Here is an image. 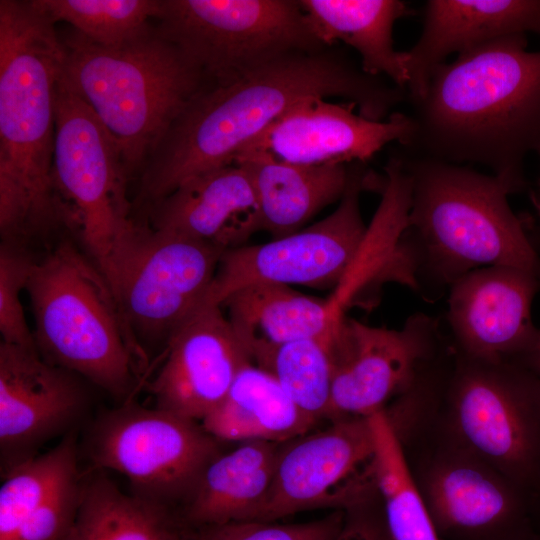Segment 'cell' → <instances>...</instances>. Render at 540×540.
Returning a JSON list of instances; mask_svg holds the SVG:
<instances>
[{
  "mask_svg": "<svg viewBox=\"0 0 540 540\" xmlns=\"http://www.w3.org/2000/svg\"><path fill=\"white\" fill-rule=\"evenodd\" d=\"M311 97H341L362 116L387 119L406 90L364 72L340 49L293 51L222 82L206 83L170 124L139 175L150 208L183 182L233 163L269 125Z\"/></svg>",
  "mask_w": 540,
  "mask_h": 540,
  "instance_id": "1",
  "label": "cell"
},
{
  "mask_svg": "<svg viewBox=\"0 0 540 540\" xmlns=\"http://www.w3.org/2000/svg\"><path fill=\"white\" fill-rule=\"evenodd\" d=\"M83 475L73 476L35 510L13 540H63L78 512Z\"/></svg>",
  "mask_w": 540,
  "mask_h": 540,
  "instance_id": "34",
  "label": "cell"
},
{
  "mask_svg": "<svg viewBox=\"0 0 540 540\" xmlns=\"http://www.w3.org/2000/svg\"><path fill=\"white\" fill-rule=\"evenodd\" d=\"M233 162L249 173L261 230L274 239L299 231L323 208L341 200L349 180V164L299 165L263 150L245 149Z\"/></svg>",
  "mask_w": 540,
  "mask_h": 540,
  "instance_id": "24",
  "label": "cell"
},
{
  "mask_svg": "<svg viewBox=\"0 0 540 540\" xmlns=\"http://www.w3.org/2000/svg\"><path fill=\"white\" fill-rule=\"evenodd\" d=\"M346 511L302 523L239 521L190 529L189 540H332L340 531Z\"/></svg>",
  "mask_w": 540,
  "mask_h": 540,
  "instance_id": "33",
  "label": "cell"
},
{
  "mask_svg": "<svg viewBox=\"0 0 540 540\" xmlns=\"http://www.w3.org/2000/svg\"><path fill=\"white\" fill-rule=\"evenodd\" d=\"M53 23L64 21L91 41L118 47L155 19L160 0H32Z\"/></svg>",
  "mask_w": 540,
  "mask_h": 540,
  "instance_id": "31",
  "label": "cell"
},
{
  "mask_svg": "<svg viewBox=\"0 0 540 540\" xmlns=\"http://www.w3.org/2000/svg\"><path fill=\"white\" fill-rule=\"evenodd\" d=\"M156 27L202 71L222 82L293 51L324 47L298 1L160 0Z\"/></svg>",
  "mask_w": 540,
  "mask_h": 540,
  "instance_id": "8",
  "label": "cell"
},
{
  "mask_svg": "<svg viewBox=\"0 0 540 540\" xmlns=\"http://www.w3.org/2000/svg\"><path fill=\"white\" fill-rule=\"evenodd\" d=\"M74 432L53 449L4 474L0 488V540H13L24 521L67 480L80 473Z\"/></svg>",
  "mask_w": 540,
  "mask_h": 540,
  "instance_id": "30",
  "label": "cell"
},
{
  "mask_svg": "<svg viewBox=\"0 0 540 540\" xmlns=\"http://www.w3.org/2000/svg\"><path fill=\"white\" fill-rule=\"evenodd\" d=\"M239 443L211 460L179 509L188 528L260 519L271 493L281 443Z\"/></svg>",
  "mask_w": 540,
  "mask_h": 540,
  "instance_id": "23",
  "label": "cell"
},
{
  "mask_svg": "<svg viewBox=\"0 0 540 540\" xmlns=\"http://www.w3.org/2000/svg\"><path fill=\"white\" fill-rule=\"evenodd\" d=\"M252 362L221 306L199 309L169 339L150 385L155 407L201 422Z\"/></svg>",
  "mask_w": 540,
  "mask_h": 540,
  "instance_id": "18",
  "label": "cell"
},
{
  "mask_svg": "<svg viewBox=\"0 0 540 540\" xmlns=\"http://www.w3.org/2000/svg\"><path fill=\"white\" fill-rule=\"evenodd\" d=\"M530 199L540 220V198L534 193H531ZM521 362L540 377V335L531 351L521 360Z\"/></svg>",
  "mask_w": 540,
  "mask_h": 540,
  "instance_id": "36",
  "label": "cell"
},
{
  "mask_svg": "<svg viewBox=\"0 0 540 540\" xmlns=\"http://www.w3.org/2000/svg\"><path fill=\"white\" fill-rule=\"evenodd\" d=\"M148 210L153 228L223 251L245 245L261 230L251 177L236 162L190 178Z\"/></svg>",
  "mask_w": 540,
  "mask_h": 540,
  "instance_id": "20",
  "label": "cell"
},
{
  "mask_svg": "<svg viewBox=\"0 0 540 540\" xmlns=\"http://www.w3.org/2000/svg\"><path fill=\"white\" fill-rule=\"evenodd\" d=\"M32 0L0 1V233L27 244L63 225L53 174L57 86L64 51Z\"/></svg>",
  "mask_w": 540,
  "mask_h": 540,
  "instance_id": "3",
  "label": "cell"
},
{
  "mask_svg": "<svg viewBox=\"0 0 540 540\" xmlns=\"http://www.w3.org/2000/svg\"><path fill=\"white\" fill-rule=\"evenodd\" d=\"M221 307L251 361L257 353L288 342L332 337L345 315V307L331 295L308 296L274 283L242 287Z\"/></svg>",
  "mask_w": 540,
  "mask_h": 540,
  "instance_id": "22",
  "label": "cell"
},
{
  "mask_svg": "<svg viewBox=\"0 0 540 540\" xmlns=\"http://www.w3.org/2000/svg\"><path fill=\"white\" fill-rule=\"evenodd\" d=\"M378 495L369 417L330 421L281 443L269 500L258 521L314 509L351 510Z\"/></svg>",
  "mask_w": 540,
  "mask_h": 540,
  "instance_id": "13",
  "label": "cell"
},
{
  "mask_svg": "<svg viewBox=\"0 0 540 540\" xmlns=\"http://www.w3.org/2000/svg\"><path fill=\"white\" fill-rule=\"evenodd\" d=\"M364 164H349L345 193L324 219L267 243L225 251L202 308L221 306L236 290L256 283L340 287L357 269L367 244L360 194L372 179Z\"/></svg>",
  "mask_w": 540,
  "mask_h": 540,
  "instance_id": "12",
  "label": "cell"
},
{
  "mask_svg": "<svg viewBox=\"0 0 540 540\" xmlns=\"http://www.w3.org/2000/svg\"><path fill=\"white\" fill-rule=\"evenodd\" d=\"M539 289V276L508 266L479 268L452 283L446 319L461 357L521 361L540 335L531 317Z\"/></svg>",
  "mask_w": 540,
  "mask_h": 540,
  "instance_id": "16",
  "label": "cell"
},
{
  "mask_svg": "<svg viewBox=\"0 0 540 540\" xmlns=\"http://www.w3.org/2000/svg\"><path fill=\"white\" fill-rule=\"evenodd\" d=\"M220 442L200 422L128 402L97 417L85 450L92 470L117 471L133 493L179 511Z\"/></svg>",
  "mask_w": 540,
  "mask_h": 540,
  "instance_id": "11",
  "label": "cell"
},
{
  "mask_svg": "<svg viewBox=\"0 0 540 540\" xmlns=\"http://www.w3.org/2000/svg\"><path fill=\"white\" fill-rule=\"evenodd\" d=\"M26 292L40 355L115 398L129 396L136 365L146 356L92 259L63 240L35 260Z\"/></svg>",
  "mask_w": 540,
  "mask_h": 540,
  "instance_id": "6",
  "label": "cell"
},
{
  "mask_svg": "<svg viewBox=\"0 0 540 540\" xmlns=\"http://www.w3.org/2000/svg\"><path fill=\"white\" fill-rule=\"evenodd\" d=\"M316 38L325 46L337 42L360 55V66L406 90V52L394 48L395 22L411 10L400 0H299Z\"/></svg>",
  "mask_w": 540,
  "mask_h": 540,
  "instance_id": "25",
  "label": "cell"
},
{
  "mask_svg": "<svg viewBox=\"0 0 540 540\" xmlns=\"http://www.w3.org/2000/svg\"><path fill=\"white\" fill-rule=\"evenodd\" d=\"M35 259L25 245L1 242L0 246V333L2 342L37 349L30 331L21 292L26 291ZM38 350V349H37Z\"/></svg>",
  "mask_w": 540,
  "mask_h": 540,
  "instance_id": "32",
  "label": "cell"
},
{
  "mask_svg": "<svg viewBox=\"0 0 540 540\" xmlns=\"http://www.w3.org/2000/svg\"><path fill=\"white\" fill-rule=\"evenodd\" d=\"M54 182L73 226L107 279L136 220L121 150L94 112L64 82L57 86Z\"/></svg>",
  "mask_w": 540,
  "mask_h": 540,
  "instance_id": "7",
  "label": "cell"
},
{
  "mask_svg": "<svg viewBox=\"0 0 540 540\" xmlns=\"http://www.w3.org/2000/svg\"><path fill=\"white\" fill-rule=\"evenodd\" d=\"M351 102L308 98L275 120L245 149L263 150L299 165L366 163L387 144L402 145L412 131L408 114L394 111L376 121L354 112ZM242 150V151H243Z\"/></svg>",
  "mask_w": 540,
  "mask_h": 540,
  "instance_id": "19",
  "label": "cell"
},
{
  "mask_svg": "<svg viewBox=\"0 0 540 540\" xmlns=\"http://www.w3.org/2000/svg\"><path fill=\"white\" fill-rule=\"evenodd\" d=\"M540 37V0H428L419 39L406 52L408 100L421 97L452 53L514 35Z\"/></svg>",
  "mask_w": 540,
  "mask_h": 540,
  "instance_id": "21",
  "label": "cell"
},
{
  "mask_svg": "<svg viewBox=\"0 0 540 540\" xmlns=\"http://www.w3.org/2000/svg\"><path fill=\"white\" fill-rule=\"evenodd\" d=\"M219 441L283 443L316 428L277 380L250 362L236 376L224 400L201 422Z\"/></svg>",
  "mask_w": 540,
  "mask_h": 540,
  "instance_id": "26",
  "label": "cell"
},
{
  "mask_svg": "<svg viewBox=\"0 0 540 540\" xmlns=\"http://www.w3.org/2000/svg\"><path fill=\"white\" fill-rule=\"evenodd\" d=\"M332 540H390L382 511L372 504L346 511L344 523Z\"/></svg>",
  "mask_w": 540,
  "mask_h": 540,
  "instance_id": "35",
  "label": "cell"
},
{
  "mask_svg": "<svg viewBox=\"0 0 540 540\" xmlns=\"http://www.w3.org/2000/svg\"><path fill=\"white\" fill-rule=\"evenodd\" d=\"M526 35L500 38L437 66L425 93L409 100L407 154L488 167L514 192L524 158L540 150V51Z\"/></svg>",
  "mask_w": 540,
  "mask_h": 540,
  "instance_id": "2",
  "label": "cell"
},
{
  "mask_svg": "<svg viewBox=\"0 0 540 540\" xmlns=\"http://www.w3.org/2000/svg\"><path fill=\"white\" fill-rule=\"evenodd\" d=\"M224 252L136 222L107 281L139 346L140 341L167 345L202 308Z\"/></svg>",
  "mask_w": 540,
  "mask_h": 540,
  "instance_id": "10",
  "label": "cell"
},
{
  "mask_svg": "<svg viewBox=\"0 0 540 540\" xmlns=\"http://www.w3.org/2000/svg\"><path fill=\"white\" fill-rule=\"evenodd\" d=\"M419 488L442 540H529L523 490L460 447L436 459Z\"/></svg>",
  "mask_w": 540,
  "mask_h": 540,
  "instance_id": "17",
  "label": "cell"
},
{
  "mask_svg": "<svg viewBox=\"0 0 540 540\" xmlns=\"http://www.w3.org/2000/svg\"><path fill=\"white\" fill-rule=\"evenodd\" d=\"M439 327L425 313L411 315L401 329L369 326L344 315L331 343L328 422L370 417L411 391L434 349Z\"/></svg>",
  "mask_w": 540,
  "mask_h": 540,
  "instance_id": "14",
  "label": "cell"
},
{
  "mask_svg": "<svg viewBox=\"0 0 540 540\" xmlns=\"http://www.w3.org/2000/svg\"><path fill=\"white\" fill-rule=\"evenodd\" d=\"M334 335L288 342L252 357V363L270 373L315 425L329 418Z\"/></svg>",
  "mask_w": 540,
  "mask_h": 540,
  "instance_id": "29",
  "label": "cell"
},
{
  "mask_svg": "<svg viewBox=\"0 0 540 540\" xmlns=\"http://www.w3.org/2000/svg\"><path fill=\"white\" fill-rule=\"evenodd\" d=\"M83 476L76 518L63 540H189L179 511L126 494L102 470Z\"/></svg>",
  "mask_w": 540,
  "mask_h": 540,
  "instance_id": "27",
  "label": "cell"
},
{
  "mask_svg": "<svg viewBox=\"0 0 540 540\" xmlns=\"http://www.w3.org/2000/svg\"><path fill=\"white\" fill-rule=\"evenodd\" d=\"M411 177L405 237L418 281L425 275L450 287L483 267L508 266L540 277V257L512 211L508 183L469 166L398 153ZM421 288V287H420Z\"/></svg>",
  "mask_w": 540,
  "mask_h": 540,
  "instance_id": "4",
  "label": "cell"
},
{
  "mask_svg": "<svg viewBox=\"0 0 540 540\" xmlns=\"http://www.w3.org/2000/svg\"><path fill=\"white\" fill-rule=\"evenodd\" d=\"M537 153H538V154H539V156H540V150H539V151H538Z\"/></svg>",
  "mask_w": 540,
  "mask_h": 540,
  "instance_id": "37",
  "label": "cell"
},
{
  "mask_svg": "<svg viewBox=\"0 0 540 540\" xmlns=\"http://www.w3.org/2000/svg\"><path fill=\"white\" fill-rule=\"evenodd\" d=\"M79 375L46 361L37 349L0 343L2 474L70 433L88 407Z\"/></svg>",
  "mask_w": 540,
  "mask_h": 540,
  "instance_id": "15",
  "label": "cell"
},
{
  "mask_svg": "<svg viewBox=\"0 0 540 540\" xmlns=\"http://www.w3.org/2000/svg\"><path fill=\"white\" fill-rule=\"evenodd\" d=\"M460 448L523 491L540 485V377L521 361L460 358L449 385Z\"/></svg>",
  "mask_w": 540,
  "mask_h": 540,
  "instance_id": "9",
  "label": "cell"
},
{
  "mask_svg": "<svg viewBox=\"0 0 540 540\" xmlns=\"http://www.w3.org/2000/svg\"><path fill=\"white\" fill-rule=\"evenodd\" d=\"M59 38L62 78L118 144L130 177L189 100L206 84L202 71L150 23L118 47L99 45L74 28Z\"/></svg>",
  "mask_w": 540,
  "mask_h": 540,
  "instance_id": "5",
  "label": "cell"
},
{
  "mask_svg": "<svg viewBox=\"0 0 540 540\" xmlns=\"http://www.w3.org/2000/svg\"><path fill=\"white\" fill-rule=\"evenodd\" d=\"M376 450L378 495L390 540H442L407 464L386 410L369 417Z\"/></svg>",
  "mask_w": 540,
  "mask_h": 540,
  "instance_id": "28",
  "label": "cell"
}]
</instances>
